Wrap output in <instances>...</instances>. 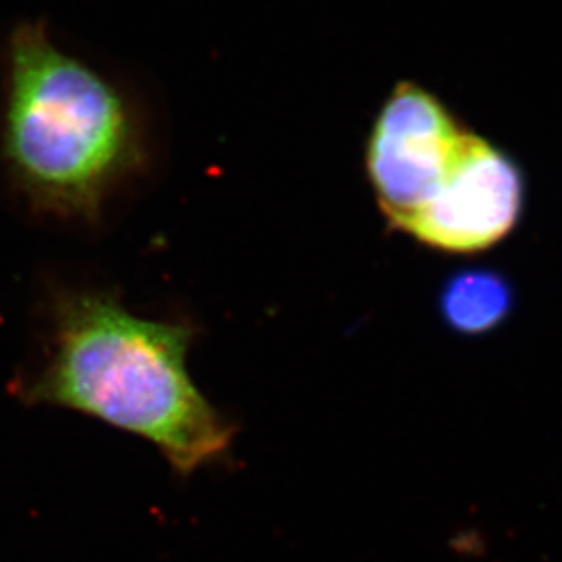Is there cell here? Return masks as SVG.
<instances>
[{"label": "cell", "instance_id": "1", "mask_svg": "<svg viewBox=\"0 0 562 562\" xmlns=\"http://www.w3.org/2000/svg\"><path fill=\"white\" fill-rule=\"evenodd\" d=\"M192 340L190 325L140 318L106 292H60L48 352L22 398L145 438L190 475L220 462L236 435L190 379Z\"/></svg>", "mask_w": 562, "mask_h": 562}, {"label": "cell", "instance_id": "2", "mask_svg": "<svg viewBox=\"0 0 562 562\" xmlns=\"http://www.w3.org/2000/svg\"><path fill=\"white\" fill-rule=\"evenodd\" d=\"M0 154L33 211L82 222L101 216L145 157L123 93L60 49L44 22H21L8 38Z\"/></svg>", "mask_w": 562, "mask_h": 562}, {"label": "cell", "instance_id": "3", "mask_svg": "<svg viewBox=\"0 0 562 562\" xmlns=\"http://www.w3.org/2000/svg\"><path fill=\"white\" fill-rule=\"evenodd\" d=\"M465 134L417 85L402 82L387 98L369 136L366 167L380 211L396 231L442 189Z\"/></svg>", "mask_w": 562, "mask_h": 562}, {"label": "cell", "instance_id": "4", "mask_svg": "<svg viewBox=\"0 0 562 562\" xmlns=\"http://www.w3.org/2000/svg\"><path fill=\"white\" fill-rule=\"evenodd\" d=\"M520 203L522 181L514 162L468 132L442 189L402 233L431 249L471 255L490 249L514 228Z\"/></svg>", "mask_w": 562, "mask_h": 562}, {"label": "cell", "instance_id": "5", "mask_svg": "<svg viewBox=\"0 0 562 562\" xmlns=\"http://www.w3.org/2000/svg\"><path fill=\"white\" fill-rule=\"evenodd\" d=\"M508 289L490 272H462L448 281L440 297L443 319L468 335L492 329L508 311Z\"/></svg>", "mask_w": 562, "mask_h": 562}]
</instances>
